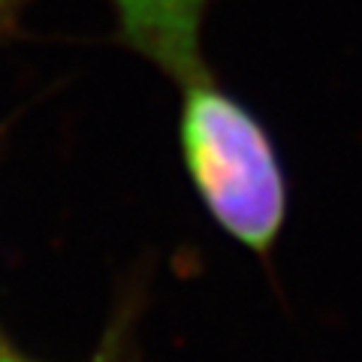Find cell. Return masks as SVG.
I'll return each mask as SVG.
<instances>
[{"instance_id":"2","label":"cell","mask_w":362,"mask_h":362,"mask_svg":"<svg viewBox=\"0 0 362 362\" xmlns=\"http://www.w3.org/2000/svg\"><path fill=\"white\" fill-rule=\"evenodd\" d=\"M28 4L30 0H0V40H6L18 28L21 13L28 9Z\"/></svg>"},{"instance_id":"3","label":"cell","mask_w":362,"mask_h":362,"mask_svg":"<svg viewBox=\"0 0 362 362\" xmlns=\"http://www.w3.org/2000/svg\"><path fill=\"white\" fill-rule=\"evenodd\" d=\"M0 362H28V359H18L13 354H6V350H0Z\"/></svg>"},{"instance_id":"4","label":"cell","mask_w":362,"mask_h":362,"mask_svg":"<svg viewBox=\"0 0 362 362\" xmlns=\"http://www.w3.org/2000/svg\"><path fill=\"white\" fill-rule=\"evenodd\" d=\"M0 350H4V344H0Z\"/></svg>"},{"instance_id":"1","label":"cell","mask_w":362,"mask_h":362,"mask_svg":"<svg viewBox=\"0 0 362 362\" xmlns=\"http://www.w3.org/2000/svg\"><path fill=\"white\" fill-rule=\"evenodd\" d=\"M124 42L178 88L181 160L211 221L257 257H269L287 221V178L272 136L221 88L202 58L209 0H109Z\"/></svg>"}]
</instances>
